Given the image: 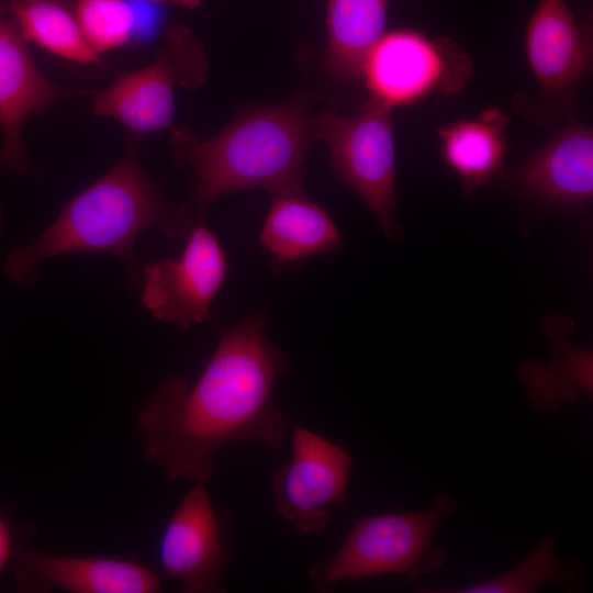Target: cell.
I'll use <instances>...</instances> for the list:
<instances>
[{"label": "cell", "instance_id": "cell-18", "mask_svg": "<svg viewBox=\"0 0 593 593\" xmlns=\"http://www.w3.org/2000/svg\"><path fill=\"white\" fill-rule=\"evenodd\" d=\"M26 41L61 58L100 66L74 11L60 0H9L4 8Z\"/></svg>", "mask_w": 593, "mask_h": 593}, {"label": "cell", "instance_id": "cell-7", "mask_svg": "<svg viewBox=\"0 0 593 593\" xmlns=\"http://www.w3.org/2000/svg\"><path fill=\"white\" fill-rule=\"evenodd\" d=\"M141 300L159 322L188 331L211 322L212 303L227 277V256L216 234L200 219L178 258L148 262Z\"/></svg>", "mask_w": 593, "mask_h": 593}, {"label": "cell", "instance_id": "cell-24", "mask_svg": "<svg viewBox=\"0 0 593 593\" xmlns=\"http://www.w3.org/2000/svg\"><path fill=\"white\" fill-rule=\"evenodd\" d=\"M1 222H2V214H1V211H0V234H1Z\"/></svg>", "mask_w": 593, "mask_h": 593}, {"label": "cell", "instance_id": "cell-15", "mask_svg": "<svg viewBox=\"0 0 593 593\" xmlns=\"http://www.w3.org/2000/svg\"><path fill=\"white\" fill-rule=\"evenodd\" d=\"M171 48L149 65L120 76L99 91L92 109L98 115L121 122L134 136L167 128L175 112L178 63Z\"/></svg>", "mask_w": 593, "mask_h": 593}, {"label": "cell", "instance_id": "cell-6", "mask_svg": "<svg viewBox=\"0 0 593 593\" xmlns=\"http://www.w3.org/2000/svg\"><path fill=\"white\" fill-rule=\"evenodd\" d=\"M472 74L471 56L454 40L407 27L385 32L362 68L370 98L391 109L458 93Z\"/></svg>", "mask_w": 593, "mask_h": 593}, {"label": "cell", "instance_id": "cell-19", "mask_svg": "<svg viewBox=\"0 0 593 593\" xmlns=\"http://www.w3.org/2000/svg\"><path fill=\"white\" fill-rule=\"evenodd\" d=\"M549 583L557 584L566 592H579L586 583L585 569L580 561L558 559L555 535L544 538L508 571L482 582L444 592L533 593Z\"/></svg>", "mask_w": 593, "mask_h": 593}, {"label": "cell", "instance_id": "cell-11", "mask_svg": "<svg viewBox=\"0 0 593 593\" xmlns=\"http://www.w3.org/2000/svg\"><path fill=\"white\" fill-rule=\"evenodd\" d=\"M20 592L54 590L68 593H157L159 575L150 568L120 558L46 556L37 551L20 553L15 567Z\"/></svg>", "mask_w": 593, "mask_h": 593}, {"label": "cell", "instance_id": "cell-12", "mask_svg": "<svg viewBox=\"0 0 593 593\" xmlns=\"http://www.w3.org/2000/svg\"><path fill=\"white\" fill-rule=\"evenodd\" d=\"M529 68L544 94L572 91L592 66L591 31L566 0H539L525 31Z\"/></svg>", "mask_w": 593, "mask_h": 593}, {"label": "cell", "instance_id": "cell-1", "mask_svg": "<svg viewBox=\"0 0 593 593\" xmlns=\"http://www.w3.org/2000/svg\"><path fill=\"white\" fill-rule=\"evenodd\" d=\"M289 369L266 335L265 313L224 329L193 384L169 377L146 401L137 417L144 458L171 480L204 484L215 472L214 452L226 445L280 447L287 419L272 389Z\"/></svg>", "mask_w": 593, "mask_h": 593}, {"label": "cell", "instance_id": "cell-20", "mask_svg": "<svg viewBox=\"0 0 593 593\" xmlns=\"http://www.w3.org/2000/svg\"><path fill=\"white\" fill-rule=\"evenodd\" d=\"M521 376L534 410L552 412L573 404L580 394L592 393V358L586 351L563 348L546 366L525 365Z\"/></svg>", "mask_w": 593, "mask_h": 593}, {"label": "cell", "instance_id": "cell-5", "mask_svg": "<svg viewBox=\"0 0 593 593\" xmlns=\"http://www.w3.org/2000/svg\"><path fill=\"white\" fill-rule=\"evenodd\" d=\"M392 109L369 98L350 116L325 111L314 119L316 138L324 139L339 181L354 190L376 215L384 234L396 239L395 144Z\"/></svg>", "mask_w": 593, "mask_h": 593}, {"label": "cell", "instance_id": "cell-4", "mask_svg": "<svg viewBox=\"0 0 593 593\" xmlns=\"http://www.w3.org/2000/svg\"><path fill=\"white\" fill-rule=\"evenodd\" d=\"M456 510V500L440 492L425 511L358 519L339 548L311 567L309 578L313 588L326 593L342 583L382 574H400L416 582L436 572L447 555L435 538Z\"/></svg>", "mask_w": 593, "mask_h": 593}, {"label": "cell", "instance_id": "cell-9", "mask_svg": "<svg viewBox=\"0 0 593 593\" xmlns=\"http://www.w3.org/2000/svg\"><path fill=\"white\" fill-rule=\"evenodd\" d=\"M227 553L219 518L203 483L183 496L170 516L159 546L164 572L182 593H220Z\"/></svg>", "mask_w": 593, "mask_h": 593}, {"label": "cell", "instance_id": "cell-16", "mask_svg": "<svg viewBox=\"0 0 593 593\" xmlns=\"http://www.w3.org/2000/svg\"><path fill=\"white\" fill-rule=\"evenodd\" d=\"M508 123L504 111L489 108L478 118L460 119L438 127L443 160L459 177L466 195H472L503 172Z\"/></svg>", "mask_w": 593, "mask_h": 593}, {"label": "cell", "instance_id": "cell-2", "mask_svg": "<svg viewBox=\"0 0 593 593\" xmlns=\"http://www.w3.org/2000/svg\"><path fill=\"white\" fill-rule=\"evenodd\" d=\"M136 142L102 177L79 192L60 210L55 221L29 245L10 251L4 273L14 283L29 287L38 275L37 265L74 253H104L118 258L130 281L141 288L135 242L147 228L186 239L195 223L187 209L172 211L160 187L143 171Z\"/></svg>", "mask_w": 593, "mask_h": 593}, {"label": "cell", "instance_id": "cell-3", "mask_svg": "<svg viewBox=\"0 0 593 593\" xmlns=\"http://www.w3.org/2000/svg\"><path fill=\"white\" fill-rule=\"evenodd\" d=\"M174 136L179 159L197 177L191 205L201 210L243 190H303V167L316 138L314 119L296 101L249 110L204 141L183 130Z\"/></svg>", "mask_w": 593, "mask_h": 593}, {"label": "cell", "instance_id": "cell-23", "mask_svg": "<svg viewBox=\"0 0 593 593\" xmlns=\"http://www.w3.org/2000/svg\"><path fill=\"white\" fill-rule=\"evenodd\" d=\"M154 1H157V2H172V3H178V4H183V5H188V7H192V5H195L199 0H154Z\"/></svg>", "mask_w": 593, "mask_h": 593}, {"label": "cell", "instance_id": "cell-21", "mask_svg": "<svg viewBox=\"0 0 593 593\" xmlns=\"http://www.w3.org/2000/svg\"><path fill=\"white\" fill-rule=\"evenodd\" d=\"M74 13L97 54L119 48L134 38L135 10L128 0H77Z\"/></svg>", "mask_w": 593, "mask_h": 593}, {"label": "cell", "instance_id": "cell-17", "mask_svg": "<svg viewBox=\"0 0 593 593\" xmlns=\"http://www.w3.org/2000/svg\"><path fill=\"white\" fill-rule=\"evenodd\" d=\"M390 0H327L324 64L346 82L362 78L367 56L385 33Z\"/></svg>", "mask_w": 593, "mask_h": 593}, {"label": "cell", "instance_id": "cell-8", "mask_svg": "<svg viewBox=\"0 0 593 593\" xmlns=\"http://www.w3.org/2000/svg\"><path fill=\"white\" fill-rule=\"evenodd\" d=\"M290 459L271 477L276 511L296 533L314 535L332 521L328 506L344 504L353 458L313 430L294 426Z\"/></svg>", "mask_w": 593, "mask_h": 593}, {"label": "cell", "instance_id": "cell-22", "mask_svg": "<svg viewBox=\"0 0 593 593\" xmlns=\"http://www.w3.org/2000/svg\"><path fill=\"white\" fill-rule=\"evenodd\" d=\"M13 549V539L10 527L0 516V574L10 561Z\"/></svg>", "mask_w": 593, "mask_h": 593}, {"label": "cell", "instance_id": "cell-14", "mask_svg": "<svg viewBox=\"0 0 593 593\" xmlns=\"http://www.w3.org/2000/svg\"><path fill=\"white\" fill-rule=\"evenodd\" d=\"M270 195L259 242L277 272L340 249L343 239L337 226L304 190H286Z\"/></svg>", "mask_w": 593, "mask_h": 593}, {"label": "cell", "instance_id": "cell-10", "mask_svg": "<svg viewBox=\"0 0 593 593\" xmlns=\"http://www.w3.org/2000/svg\"><path fill=\"white\" fill-rule=\"evenodd\" d=\"M72 94L51 81L36 66L26 40L11 20L0 18V166L29 170L22 126L30 113H42L53 102Z\"/></svg>", "mask_w": 593, "mask_h": 593}, {"label": "cell", "instance_id": "cell-13", "mask_svg": "<svg viewBox=\"0 0 593 593\" xmlns=\"http://www.w3.org/2000/svg\"><path fill=\"white\" fill-rule=\"evenodd\" d=\"M532 198L552 205H582L593 198V131L572 121L533 155L521 171Z\"/></svg>", "mask_w": 593, "mask_h": 593}]
</instances>
